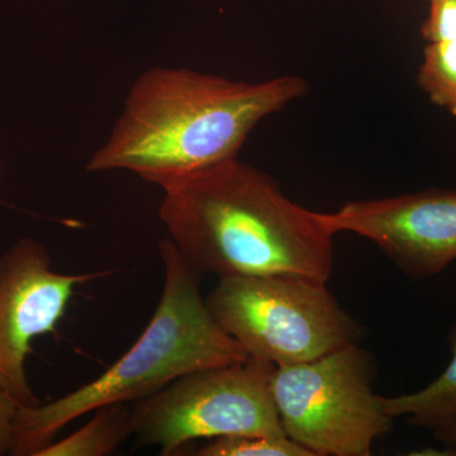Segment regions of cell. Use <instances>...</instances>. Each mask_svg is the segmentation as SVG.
<instances>
[{
    "label": "cell",
    "mask_w": 456,
    "mask_h": 456,
    "mask_svg": "<svg viewBox=\"0 0 456 456\" xmlns=\"http://www.w3.org/2000/svg\"><path fill=\"white\" fill-rule=\"evenodd\" d=\"M165 281L149 325L106 373L64 397L18 408L11 455L36 456L77 417L118 402L140 401L183 375L248 359L216 322L200 292L198 273L167 237L160 245Z\"/></svg>",
    "instance_id": "3"
},
{
    "label": "cell",
    "mask_w": 456,
    "mask_h": 456,
    "mask_svg": "<svg viewBox=\"0 0 456 456\" xmlns=\"http://www.w3.org/2000/svg\"><path fill=\"white\" fill-rule=\"evenodd\" d=\"M435 439L448 446L450 452L456 454V415L432 430Z\"/></svg>",
    "instance_id": "14"
},
{
    "label": "cell",
    "mask_w": 456,
    "mask_h": 456,
    "mask_svg": "<svg viewBox=\"0 0 456 456\" xmlns=\"http://www.w3.org/2000/svg\"><path fill=\"white\" fill-rule=\"evenodd\" d=\"M452 359L448 368L426 388L415 393L383 397V407L392 419L408 416V424L434 430L456 415V321L449 335Z\"/></svg>",
    "instance_id": "10"
},
{
    "label": "cell",
    "mask_w": 456,
    "mask_h": 456,
    "mask_svg": "<svg viewBox=\"0 0 456 456\" xmlns=\"http://www.w3.org/2000/svg\"><path fill=\"white\" fill-rule=\"evenodd\" d=\"M275 365L248 358L183 375L131 410L139 445L175 455L191 441L231 435L287 436L270 388Z\"/></svg>",
    "instance_id": "6"
},
{
    "label": "cell",
    "mask_w": 456,
    "mask_h": 456,
    "mask_svg": "<svg viewBox=\"0 0 456 456\" xmlns=\"http://www.w3.org/2000/svg\"><path fill=\"white\" fill-rule=\"evenodd\" d=\"M216 322L248 358L275 367L321 358L358 344L362 327L326 283L290 275L224 277L206 299Z\"/></svg>",
    "instance_id": "4"
},
{
    "label": "cell",
    "mask_w": 456,
    "mask_h": 456,
    "mask_svg": "<svg viewBox=\"0 0 456 456\" xmlns=\"http://www.w3.org/2000/svg\"><path fill=\"white\" fill-rule=\"evenodd\" d=\"M294 75L233 82L188 69H154L132 86L89 171L130 170L156 185L237 158L250 132L307 94Z\"/></svg>",
    "instance_id": "2"
},
{
    "label": "cell",
    "mask_w": 456,
    "mask_h": 456,
    "mask_svg": "<svg viewBox=\"0 0 456 456\" xmlns=\"http://www.w3.org/2000/svg\"><path fill=\"white\" fill-rule=\"evenodd\" d=\"M421 35L424 61L417 83L435 106L456 117V0H428Z\"/></svg>",
    "instance_id": "9"
},
{
    "label": "cell",
    "mask_w": 456,
    "mask_h": 456,
    "mask_svg": "<svg viewBox=\"0 0 456 456\" xmlns=\"http://www.w3.org/2000/svg\"><path fill=\"white\" fill-rule=\"evenodd\" d=\"M159 187L160 220L198 274L329 281L335 233L323 213L292 202L268 174L232 158Z\"/></svg>",
    "instance_id": "1"
},
{
    "label": "cell",
    "mask_w": 456,
    "mask_h": 456,
    "mask_svg": "<svg viewBox=\"0 0 456 456\" xmlns=\"http://www.w3.org/2000/svg\"><path fill=\"white\" fill-rule=\"evenodd\" d=\"M323 218L335 235L370 240L413 279L435 277L456 260V189L354 200Z\"/></svg>",
    "instance_id": "8"
},
{
    "label": "cell",
    "mask_w": 456,
    "mask_h": 456,
    "mask_svg": "<svg viewBox=\"0 0 456 456\" xmlns=\"http://www.w3.org/2000/svg\"><path fill=\"white\" fill-rule=\"evenodd\" d=\"M131 435V408L118 402L97 408L88 424L65 439L53 441L36 456L110 455Z\"/></svg>",
    "instance_id": "11"
},
{
    "label": "cell",
    "mask_w": 456,
    "mask_h": 456,
    "mask_svg": "<svg viewBox=\"0 0 456 456\" xmlns=\"http://www.w3.org/2000/svg\"><path fill=\"white\" fill-rule=\"evenodd\" d=\"M198 456H314L288 436L231 435L209 440Z\"/></svg>",
    "instance_id": "12"
},
{
    "label": "cell",
    "mask_w": 456,
    "mask_h": 456,
    "mask_svg": "<svg viewBox=\"0 0 456 456\" xmlns=\"http://www.w3.org/2000/svg\"><path fill=\"white\" fill-rule=\"evenodd\" d=\"M18 408L16 399L0 387V456L11 455Z\"/></svg>",
    "instance_id": "13"
},
{
    "label": "cell",
    "mask_w": 456,
    "mask_h": 456,
    "mask_svg": "<svg viewBox=\"0 0 456 456\" xmlns=\"http://www.w3.org/2000/svg\"><path fill=\"white\" fill-rule=\"evenodd\" d=\"M374 362L358 344L273 369L270 388L285 434L314 456H369L392 428L373 391Z\"/></svg>",
    "instance_id": "5"
},
{
    "label": "cell",
    "mask_w": 456,
    "mask_h": 456,
    "mask_svg": "<svg viewBox=\"0 0 456 456\" xmlns=\"http://www.w3.org/2000/svg\"><path fill=\"white\" fill-rule=\"evenodd\" d=\"M110 272L62 274L36 240H20L0 255V387L20 407L41 404L26 374L32 340L64 316L75 288Z\"/></svg>",
    "instance_id": "7"
}]
</instances>
